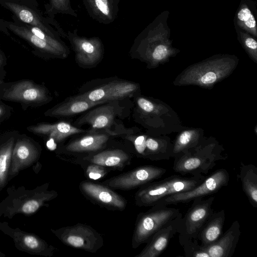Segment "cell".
<instances>
[{
	"mask_svg": "<svg viewBox=\"0 0 257 257\" xmlns=\"http://www.w3.org/2000/svg\"><path fill=\"white\" fill-rule=\"evenodd\" d=\"M169 14L168 11L162 12L138 35L130 50L131 58L146 63L149 68H154L179 52L173 47L170 39Z\"/></svg>",
	"mask_w": 257,
	"mask_h": 257,
	"instance_id": "cell-1",
	"label": "cell"
},
{
	"mask_svg": "<svg viewBox=\"0 0 257 257\" xmlns=\"http://www.w3.org/2000/svg\"><path fill=\"white\" fill-rule=\"evenodd\" d=\"M238 61L234 55L212 56L187 67L176 77L173 84L177 86L194 85L211 89L233 72Z\"/></svg>",
	"mask_w": 257,
	"mask_h": 257,
	"instance_id": "cell-2",
	"label": "cell"
},
{
	"mask_svg": "<svg viewBox=\"0 0 257 257\" xmlns=\"http://www.w3.org/2000/svg\"><path fill=\"white\" fill-rule=\"evenodd\" d=\"M224 151L214 138L204 137L196 146L174 158L173 169L182 176L206 175L218 161L227 158Z\"/></svg>",
	"mask_w": 257,
	"mask_h": 257,
	"instance_id": "cell-3",
	"label": "cell"
},
{
	"mask_svg": "<svg viewBox=\"0 0 257 257\" xmlns=\"http://www.w3.org/2000/svg\"><path fill=\"white\" fill-rule=\"evenodd\" d=\"M49 183H46L32 189L24 186L8 188L7 196L0 202V217L11 219L18 214L31 215L48 206L46 202L58 195L55 190H49Z\"/></svg>",
	"mask_w": 257,
	"mask_h": 257,
	"instance_id": "cell-4",
	"label": "cell"
},
{
	"mask_svg": "<svg viewBox=\"0 0 257 257\" xmlns=\"http://www.w3.org/2000/svg\"><path fill=\"white\" fill-rule=\"evenodd\" d=\"M138 83L117 77L97 78L85 83L76 95L93 102L124 100L139 94Z\"/></svg>",
	"mask_w": 257,
	"mask_h": 257,
	"instance_id": "cell-5",
	"label": "cell"
},
{
	"mask_svg": "<svg viewBox=\"0 0 257 257\" xmlns=\"http://www.w3.org/2000/svg\"><path fill=\"white\" fill-rule=\"evenodd\" d=\"M183 176L174 175L141 187L135 195V204L139 207L152 206L170 195L193 189L206 177L204 175Z\"/></svg>",
	"mask_w": 257,
	"mask_h": 257,
	"instance_id": "cell-6",
	"label": "cell"
},
{
	"mask_svg": "<svg viewBox=\"0 0 257 257\" xmlns=\"http://www.w3.org/2000/svg\"><path fill=\"white\" fill-rule=\"evenodd\" d=\"M137 217L132 240V247L146 243L159 229L165 226L180 212L179 209L157 203Z\"/></svg>",
	"mask_w": 257,
	"mask_h": 257,
	"instance_id": "cell-7",
	"label": "cell"
},
{
	"mask_svg": "<svg viewBox=\"0 0 257 257\" xmlns=\"http://www.w3.org/2000/svg\"><path fill=\"white\" fill-rule=\"evenodd\" d=\"M135 108L134 118L138 123L150 131L161 132V135L168 133L165 122L167 120L177 121L176 113L169 106L154 98L138 94L134 97Z\"/></svg>",
	"mask_w": 257,
	"mask_h": 257,
	"instance_id": "cell-8",
	"label": "cell"
},
{
	"mask_svg": "<svg viewBox=\"0 0 257 257\" xmlns=\"http://www.w3.org/2000/svg\"><path fill=\"white\" fill-rule=\"evenodd\" d=\"M122 101H111L92 107L76 119L73 125L80 128L86 125L90 128L88 130L105 131L114 136L118 135L112 128L126 107L121 104Z\"/></svg>",
	"mask_w": 257,
	"mask_h": 257,
	"instance_id": "cell-9",
	"label": "cell"
},
{
	"mask_svg": "<svg viewBox=\"0 0 257 257\" xmlns=\"http://www.w3.org/2000/svg\"><path fill=\"white\" fill-rule=\"evenodd\" d=\"M51 231L66 245L89 252L95 253L103 245L102 235L87 224L79 223Z\"/></svg>",
	"mask_w": 257,
	"mask_h": 257,
	"instance_id": "cell-10",
	"label": "cell"
},
{
	"mask_svg": "<svg viewBox=\"0 0 257 257\" xmlns=\"http://www.w3.org/2000/svg\"><path fill=\"white\" fill-rule=\"evenodd\" d=\"M214 199L211 196L206 199L198 197L193 200L180 223L178 233L180 244L187 239H197L202 226L214 212L212 205Z\"/></svg>",
	"mask_w": 257,
	"mask_h": 257,
	"instance_id": "cell-11",
	"label": "cell"
},
{
	"mask_svg": "<svg viewBox=\"0 0 257 257\" xmlns=\"http://www.w3.org/2000/svg\"><path fill=\"white\" fill-rule=\"evenodd\" d=\"M75 53L77 64L84 69L95 67L102 60L104 49L101 40L98 37L87 38L80 36L77 30L68 31L66 37Z\"/></svg>",
	"mask_w": 257,
	"mask_h": 257,
	"instance_id": "cell-12",
	"label": "cell"
},
{
	"mask_svg": "<svg viewBox=\"0 0 257 257\" xmlns=\"http://www.w3.org/2000/svg\"><path fill=\"white\" fill-rule=\"evenodd\" d=\"M229 182V175L225 169L217 170L205 178L193 189L170 195L157 203L166 205L186 203L198 197H204L217 193Z\"/></svg>",
	"mask_w": 257,
	"mask_h": 257,
	"instance_id": "cell-13",
	"label": "cell"
},
{
	"mask_svg": "<svg viewBox=\"0 0 257 257\" xmlns=\"http://www.w3.org/2000/svg\"><path fill=\"white\" fill-rule=\"evenodd\" d=\"M166 169L152 165H145L113 176L101 183L111 189L130 190L141 187L160 178Z\"/></svg>",
	"mask_w": 257,
	"mask_h": 257,
	"instance_id": "cell-14",
	"label": "cell"
},
{
	"mask_svg": "<svg viewBox=\"0 0 257 257\" xmlns=\"http://www.w3.org/2000/svg\"><path fill=\"white\" fill-rule=\"evenodd\" d=\"M0 231L13 239L18 250L30 254L51 257L57 250L37 235L12 228L6 222H0Z\"/></svg>",
	"mask_w": 257,
	"mask_h": 257,
	"instance_id": "cell-15",
	"label": "cell"
},
{
	"mask_svg": "<svg viewBox=\"0 0 257 257\" xmlns=\"http://www.w3.org/2000/svg\"><path fill=\"white\" fill-rule=\"evenodd\" d=\"M79 188L87 199L107 209L122 211L127 206V201L124 197L102 183L83 181Z\"/></svg>",
	"mask_w": 257,
	"mask_h": 257,
	"instance_id": "cell-16",
	"label": "cell"
},
{
	"mask_svg": "<svg viewBox=\"0 0 257 257\" xmlns=\"http://www.w3.org/2000/svg\"><path fill=\"white\" fill-rule=\"evenodd\" d=\"M3 99L28 104H45L52 100L48 90L44 86L24 80L13 84L6 89Z\"/></svg>",
	"mask_w": 257,
	"mask_h": 257,
	"instance_id": "cell-17",
	"label": "cell"
},
{
	"mask_svg": "<svg viewBox=\"0 0 257 257\" xmlns=\"http://www.w3.org/2000/svg\"><path fill=\"white\" fill-rule=\"evenodd\" d=\"M41 149L31 139L22 138L17 140L13 147L8 181L19 172L31 166L39 159Z\"/></svg>",
	"mask_w": 257,
	"mask_h": 257,
	"instance_id": "cell-18",
	"label": "cell"
},
{
	"mask_svg": "<svg viewBox=\"0 0 257 257\" xmlns=\"http://www.w3.org/2000/svg\"><path fill=\"white\" fill-rule=\"evenodd\" d=\"M180 212L171 221L157 231L135 257H158L166 249L172 238L178 233L182 217Z\"/></svg>",
	"mask_w": 257,
	"mask_h": 257,
	"instance_id": "cell-19",
	"label": "cell"
},
{
	"mask_svg": "<svg viewBox=\"0 0 257 257\" xmlns=\"http://www.w3.org/2000/svg\"><path fill=\"white\" fill-rule=\"evenodd\" d=\"M85 133L69 142L65 146L66 151L73 153L96 152L103 149L110 137L114 136L105 131L87 130Z\"/></svg>",
	"mask_w": 257,
	"mask_h": 257,
	"instance_id": "cell-20",
	"label": "cell"
},
{
	"mask_svg": "<svg viewBox=\"0 0 257 257\" xmlns=\"http://www.w3.org/2000/svg\"><path fill=\"white\" fill-rule=\"evenodd\" d=\"M240 234L239 223L235 220L216 241L202 248L208 253L209 257H231Z\"/></svg>",
	"mask_w": 257,
	"mask_h": 257,
	"instance_id": "cell-21",
	"label": "cell"
},
{
	"mask_svg": "<svg viewBox=\"0 0 257 257\" xmlns=\"http://www.w3.org/2000/svg\"><path fill=\"white\" fill-rule=\"evenodd\" d=\"M106 102H93L75 95L66 98L64 101L49 109L45 112V115L55 117H71Z\"/></svg>",
	"mask_w": 257,
	"mask_h": 257,
	"instance_id": "cell-22",
	"label": "cell"
},
{
	"mask_svg": "<svg viewBox=\"0 0 257 257\" xmlns=\"http://www.w3.org/2000/svg\"><path fill=\"white\" fill-rule=\"evenodd\" d=\"M27 130L35 134L48 136L57 143L62 142L70 136L87 131L64 121L54 123H38L28 126Z\"/></svg>",
	"mask_w": 257,
	"mask_h": 257,
	"instance_id": "cell-23",
	"label": "cell"
},
{
	"mask_svg": "<svg viewBox=\"0 0 257 257\" xmlns=\"http://www.w3.org/2000/svg\"><path fill=\"white\" fill-rule=\"evenodd\" d=\"M89 17L101 24L109 25L117 18L119 0H82Z\"/></svg>",
	"mask_w": 257,
	"mask_h": 257,
	"instance_id": "cell-24",
	"label": "cell"
},
{
	"mask_svg": "<svg viewBox=\"0 0 257 257\" xmlns=\"http://www.w3.org/2000/svg\"><path fill=\"white\" fill-rule=\"evenodd\" d=\"M83 160L100 165L110 170H122L130 163L131 157L122 150L113 149L90 153L83 158Z\"/></svg>",
	"mask_w": 257,
	"mask_h": 257,
	"instance_id": "cell-25",
	"label": "cell"
},
{
	"mask_svg": "<svg viewBox=\"0 0 257 257\" xmlns=\"http://www.w3.org/2000/svg\"><path fill=\"white\" fill-rule=\"evenodd\" d=\"M256 16V1L241 0L233 19L234 26L257 38Z\"/></svg>",
	"mask_w": 257,
	"mask_h": 257,
	"instance_id": "cell-26",
	"label": "cell"
},
{
	"mask_svg": "<svg viewBox=\"0 0 257 257\" xmlns=\"http://www.w3.org/2000/svg\"><path fill=\"white\" fill-rule=\"evenodd\" d=\"M173 144L166 136H147L144 158L152 161L169 160L173 156Z\"/></svg>",
	"mask_w": 257,
	"mask_h": 257,
	"instance_id": "cell-27",
	"label": "cell"
},
{
	"mask_svg": "<svg viewBox=\"0 0 257 257\" xmlns=\"http://www.w3.org/2000/svg\"><path fill=\"white\" fill-rule=\"evenodd\" d=\"M225 219L224 209L213 212L201 229L197 239L201 242L202 248L216 241L222 234Z\"/></svg>",
	"mask_w": 257,
	"mask_h": 257,
	"instance_id": "cell-28",
	"label": "cell"
},
{
	"mask_svg": "<svg viewBox=\"0 0 257 257\" xmlns=\"http://www.w3.org/2000/svg\"><path fill=\"white\" fill-rule=\"evenodd\" d=\"M5 4L21 21L29 26L42 30L51 36L60 38V35L59 32L54 30L32 10L14 3L7 2Z\"/></svg>",
	"mask_w": 257,
	"mask_h": 257,
	"instance_id": "cell-29",
	"label": "cell"
},
{
	"mask_svg": "<svg viewBox=\"0 0 257 257\" xmlns=\"http://www.w3.org/2000/svg\"><path fill=\"white\" fill-rule=\"evenodd\" d=\"M9 29L51 57L63 59L67 58L68 56V55L56 49L33 34L27 27L10 24Z\"/></svg>",
	"mask_w": 257,
	"mask_h": 257,
	"instance_id": "cell-30",
	"label": "cell"
},
{
	"mask_svg": "<svg viewBox=\"0 0 257 257\" xmlns=\"http://www.w3.org/2000/svg\"><path fill=\"white\" fill-rule=\"evenodd\" d=\"M238 177L249 202L253 207L257 208V168L252 164L241 163Z\"/></svg>",
	"mask_w": 257,
	"mask_h": 257,
	"instance_id": "cell-31",
	"label": "cell"
},
{
	"mask_svg": "<svg viewBox=\"0 0 257 257\" xmlns=\"http://www.w3.org/2000/svg\"><path fill=\"white\" fill-rule=\"evenodd\" d=\"M203 137V131L201 128H185L173 143L172 158H175L194 147Z\"/></svg>",
	"mask_w": 257,
	"mask_h": 257,
	"instance_id": "cell-32",
	"label": "cell"
},
{
	"mask_svg": "<svg viewBox=\"0 0 257 257\" xmlns=\"http://www.w3.org/2000/svg\"><path fill=\"white\" fill-rule=\"evenodd\" d=\"M15 142L14 138L11 137L0 145V191L9 182V172Z\"/></svg>",
	"mask_w": 257,
	"mask_h": 257,
	"instance_id": "cell-33",
	"label": "cell"
},
{
	"mask_svg": "<svg viewBox=\"0 0 257 257\" xmlns=\"http://www.w3.org/2000/svg\"><path fill=\"white\" fill-rule=\"evenodd\" d=\"M235 29L240 44L248 56L254 62L257 63L256 38L237 27H235Z\"/></svg>",
	"mask_w": 257,
	"mask_h": 257,
	"instance_id": "cell-34",
	"label": "cell"
},
{
	"mask_svg": "<svg viewBox=\"0 0 257 257\" xmlns=\"http://www.w3.org/2000/svg\"><path fill=\"white\" fill-rule=\"evenodd\" d=\"M47 13L53 18L56 14L68 15L76 17L77 14L71 6L70 0H50Z\"/></svg>",
	"mask_w": 257,
	"mask_h": 257,
	"instance_id": "cell-35",
	"label": "cell"
},
{
	"mask_svg": "<svg viewBox=\"0 0 257 257\" xmlns=\"http://www.w3.org/2000/svg\"><path fill=\"white\" fill-rule=\"evenodd\" d=\"M181 245L183 247L186 257H209L208 253L199 244L197 239H187Z\"/></svg>",
	"mask_w": 257,
	"mask_h": 257,
	"instance_id": "cell-36",
	"label": "cell"
},
{
	"mask_svg": "<svg viewBox=\"0 0 257 257\" xmlns=\"http://www.w3.org/2000/svg\"><path fill=\"white\" fill-rule=\"evenodd\" d=\"M85 168L86 177L90 180H97L104 177L111 170L104 166L96 164L87 162Z\"/></svg>",
	"mask_w": 257,
	"mask_h": 257,
	"instance_id": "cell-37",
	"label": "cell"
},
{
	"mask_svg": "<svg viewBox=\"0 0 257 257\" xmlns=\"http://www.w3.org/2000/svg\"><path fill=\"white\" fill-rule=\"evenodd\" d=\"M147 135H142L133 139V143L139 156L144 158L145 150V140Z\"/></svg>",
	"mask_w": 257,
	"mask_h": 257,
	"instance_id": "cell-38",
	"label": "cell"
},
{
	"mask_svg": "<svg viewBox=\"0 0 257 257\" xmlns=\"http://www.w3.org/2000/svg\"><path fill=\"white\" fill-rule=\"evenodd\" d=\"M4 112V108L2 106L0 105V117H1L3 115Z\"/></svg>",
	"mask_w": 257,
	"mask_h": 257,
	"instance_id": "cell-39",
	"label": "cell"
},
{
	"mask_svg": "<svg viewBox=\"0 0 257 257\" xmlns=\"http://www.w3.org/2000/svg\"><path fill=\"white\" fill-rule=\"evenodd\" d=\"M3 62V57L2 55H1V54L0 53V67L2 65Z\"/></svg>",
	"mask_w": 257,
	"mask_h": 257,
	"instance_id": "cell-40",
	"label": "cell"
},
{
	"mask_svg": "<svg viewBox=\"0 0 257 257\" xmlns=\"http://www.w3.org/2000/svg\"><path fill=\"white\" fill-rule=\"evenodd\" d=\"M6 256V254L0 251V257H4Z\"/></svg>",
	"mask_w": 257,
	"mask_h": 257,
	"instance_id": "cell-41",
	"label": "cell"
},
{
	"mask_svg": "<svg viewBox=\"0 0 257 257\" xmlns=\"http://www.w3.org/2000/svg\"><path fill=\"white\" fill-rule=\"evenodd\" d=\"M2 83V79H1V78H0V84H1Z\"/></svg>",
	"mask_w": 257,
	"mask_h": 257,
	"instance_id": "cell-42",
	"label": "cell"
}]
</instances>
